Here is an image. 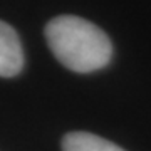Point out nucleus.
I'll list each match as a JSON object with an SVG mask.
<instances>
[{"mask_svg": "<svg viewBox=\"0 0 151 151\" xmlns=\"http://www.w3.org/2000/svg\"><path fill=\"white\" fill-rule=\"evenodd\" d=\"M45 39L55 59L81 74L106 67L113 55L106 32L77 15L54 17L45 25Z\"/></svg>", "mask_w": 151, "mask_h": 151, "instance_id": "1", "label": "nucleus"}, {"mask_svg": "<svg viewBox=\"0 0 151 151\" xmlns=\"http://www.w3.org/2000/svg\"><path fill=\"white\" fill-rule=\"evenodd\" d=\"M24 67L20 39L7 22L0 20V77H14Z\"/></svg>", "mask_w": 151, "mask_h": 151, "instance_id": "2", "label": "nucleus"}, {"mask_svg": "<svg viewBox=\"0 0 151 151\" xmlns=\"http://www.w3.org/2000/svg\"><path fill=\"white\" fill-rule=\"evenodd\" d=\"M62 151H124L118 145L86 131L67 133L62 139Z\"/></svg>", "mask_w": 151, "mask_h": 151, "instance_id": "3", "label": "nucleus"}]
</instances>
